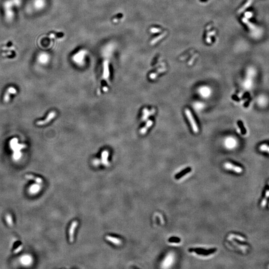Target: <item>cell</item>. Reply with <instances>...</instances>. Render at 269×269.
I'll return each mask as SVG.
<instances>
[{"label": "cell", "instance_id": "28", "mask_svg": "<svg viewBox=\"0 0 269 269\" xmlns=\"http://www.w3.org/2000/svg\"><path fill=\"white\" fill-rule=\"evenodd\" d=\"M12 45V43H11V42H9V44H8V46H10V45Z\"/></svg>", "mask_w": 269, "mask_h": 269}, {"label": "cell", "instance_id": "29", "mask_svg": "<svg viewBox=\"0 0 269 269\" xmlns=\"http://www.w3.org/2000/svg\"><path fill=\"white\" fill-rule=\"evenodd\" d=\"M267 151H268V152H269V147H268V149H267Z\"/></svg>", "mask_w": 269, "mask_h": 269}, {"label": "cell", "instance_id": "12", "mask_svg": "<svg viewBox=\"0 0 269 269\" xmlns=\"http://www.w3.org/2000/svg\"><path fill=\"white\" fill-rule=\"evenodd\" d=\"M25 178L28 179L34 180L38 183H42V178L38 177H35V176L31 174H26L25 175Z\"/></svg>", "mask_w": 269, "mask_h": 269}, {"label": "cell", "instance_id": "11", "mask_svg": "<svg viewBox=\"0 0 269 269\" xmlns=\"http://www.w3.org/2000/svg\"><path fill=\"white\" fill-rule=\"evenodd\" d=\"M40 189H41V186L38 184H33L30 187L29 191L31 194H35L40 190Z\"/></svg>", "mask_w": 269, "mask_h": 269}, {"label": "cell", "instance_id": "27", "mask_svg": "<svg viewBox=\"0 0 269 269\" xmlns=\"http://www.w3.org/2000/svg\"><path fill=\"white\" fill-rule=\"evenodd\" d=\"M265 195H266V198H268L269 197V190H266Z\"/></svg>", "mask_w": 269, "mask_h": 269}, {"label": "cell", "instance_id": "17", "mask_svg": "<svg viewBox=\"0 0 269 269\" xmlns=\"http://www.w3.org/2000/svg\"><path fill=\"white\" fill-rule=\"evenodd\" d=\"M243 21L245 23L247 24V26H248L249 27L250 29H252V30H255V29H256V26H255V25H254L253 23H250V22H249V21H248V20L246 19H243Z\"/></svg>", "mask_w": 269, "mask_h": 269}, {"label": "cell", "instance_id": "21", "mask_svg": "<svg viewBox=\"0 0 269 269\" xmlns=\"http://www.w3.org/2000/svg\"><path fill=\"white\" fill-rule=\"evenodd\" d=\"M268 148V145L266 144H264L260 147V150L261 151H267Z\"/></svg>", "mask_w": 269, "mask_h": 269}, {"label": "cell", "instance_id": "13", "mask_svg": "<svg viewBox=\"0 0 269 269\" xmlns=\"http://www.w3.org/2000/svg\"><path fill=\"white\" fill-rule=\"evenodd\" d=\"M152 120H149V121H148L147 122V123L146 124L145 127H144L143 128H142L141 130H140V134H142V135H144V134H145L148 128H149L152 125Z\"/></svg>", "mask_w": 269, "mask_h": 269}, {"label": "cell", "instance_id": "18", "mask_svg": "<svg viewBox=\"0 0 269 269\" xmlns=\"http://www.w3.org/2000/svg\"><path fill=\"white\" fill-rule=\"evenodd\" d=\"M253 2V0H248V1H247V2L246 3V4L245 5H244V6L243 7L242 9H241V11H244L245 9H247V8L249 7L250 6H251V5H252V4Z\"/></svg>", "mask_w": 269, "mask_h": 269}, {"label": "cell", "instance_id": "22", "mask_svg": "<svg viewBox=\"0 0 269 269\" xmlns=\"http://www.w3.org/2000/svg\"><path fill=\"white\" fill-rule=\"evenodd\" d=\"M231 236H233L234 238H237V239H238V240H240V241H245V238H243V237H241V236H238V235H232Z\"/></svg>", "mask_w": 269, "mask_h": 269}, {"label": "cell", "instance_id": "5", "mask_svg": "<svg viewBox=\"0 0 269 269\" xmlns=\"http://www.w3.org/2000/svg\"><path fill=\"white\" fill-rule=\"evenodd\" d=\"M78 225V222L77 221H74V222H72L71 224L69 231V240L71 242H72L73 241L74 239V231L75 230L76 228L77 227Z\"/></svg>", "mask_w": 269, "mask_h": 269}, {"label": "cell", "instance_id": "8", "mask_svg": "<svg viewBox=\"0 0 269 269\" xmlns=\"http://www.w3.org/2000/svg\"><path fill=\"white\" fill-rule=\"evenodd\" d=\"M32 258L29 255L23 256L21 259V263L25 266H28L32 263Z\"/></svg>", "mask_w": 269, "mask_h": 269}, {"label": "cell", "instance_id": "24", "mask_svg": "<svg viewBox=\"0 0 269 269\" xmlns=\"http://www.w3.org/2000/svg\"><path fill=\"white\" fill-rule=\"evenodd\" d=\"M245 15L246 17L247 18L249 19V18H251L252 17V16H253V13H252V12L248 11V12H247V13H245Z\"/></svg>", "mask_w": 269, "mask_h": 269}, {"label": "cell", "instance_id": "19", "mask_svg": "<svg viewBox=\"0 0 269 269\" xmlns=\"http://www.w3.org/2000/svg\"><path fill=\"white\" fill-rule=\"evenodd\" d=\"M164 70L163 69H160L159 70L158 72H156V73H152V74H151L150 76V78L152 79H155V78L156 77V76H158V75L159 74V73H161V72L164 71Z\"/></svg>", "mask_w": 269, "mask_h": 269}, {"label": "cell", "instance_id": "16", "mask_svg": "<svg viewBox=\"0 0 269 269\" xmlns=\"http://www.w3.org/2000/svg\"><path fill=\"white\" fill-rule=\"evenodd\" d=\"M238 125L239 127L240 128L241 132V133L243 135H245L246 134V131L245 129V128L244 127V125H243V124L242 123V122L241 121H239L238 122Z\"/></svg>", "mask_w": 269, "mask_h": 269}, {"label": "cell", "instance_id": "7", "mask_svg": "<svg viewBox=\"0 0 269 269\" xmlns=\"http://www.w3.org/2000/svg\"><path fill=\"white\" fill-rule=\"evenodd\" d=\"M191 171V168L190 167H186L185 169L182 170V171H181L180 172H178V174H176L175 176H174V178L175 179H179L181 178L182 177H183V176L186 175V174H188L189 172H190Z\"/></svg>", "mask_w": 269, "mask_h": 269}, {"label": "cell", "instance_id": "14", "mask_svg": "<svg viewBox=\"0 0 269 269\" xmlns=\"http://www.w3.org/2000/svg\"><path fill=\"white\" fill-rule=\"evenodd\" d=\"M6 222L7 223V224L9 225L10 227H11L13 226V218H12V216H11V215L9 214H8L6 215Z\"/></svg>", "mask_w": 269, "mask_h": 269}, {"label": "cell", "instance_id": "4", "mask_svg": "<svg viewBox=\"0 0 269 269\" xmlns=\"http://www.w3.org/2000/svg\"><path fill=\"white\" fill-rule=\"evenodd\" d=\"M17 92V90H16L15 88L13 87H10L7 89L5 96L4 97V101L5 102H8L10 100V95L11 94H16Z\"/></svg>", "mask_w": 269, "mask_h": 269}, {"label": "cell", "instance_id": "10", "mask_svg": "<svg viewBox=\"0 0 269 269\" xmlns=\"http://www.w3.org/2000/svg\"><path fill=\"white\" fill-rule=\"evenodd\" d=\"M108 155H109V153H108V152H107V151L103 152L101 155L102 163L103 164H105L106 166H108L109 165V163H108V161L107 160Z\"/></svg>", "mask_w": 269, "mask_h": 269}, {"label": "cell", "instance_id": "15", "mask_svg": "<svg viewBox=\"0 0 269 269\" xmlns=\"http://www.w3.org/2000/svg\"><path fill=\"white\" fill-rule=\"evenodd\" d=\"M168 241L170 243H179L181 241V239L177 237H171L168 239Z\"/></svg>", "mask_w": 269, "mask_h": 269}, {"label": "cell", "instance_id": "6", "mask_svg": "<svg viewBox=\"0 0 269 269\" xmlns=\"http://www.w3.org/2000/svg\"><path fill=\"white\" fill-rule=\"evenodd\" d=\"M224 166L225 167L227 168V169L233 170L236 172H238V173H240V172H241L242 171V169L241 167L237 166H235L234 164L230 163H225Z\"/></svg>", "mask_w": 269, "mask_h": 269}, {"label": "cell", "instance_id": "2", "mask_svg": "<svg viewBox=\"0 0 269 269\" xmlns=\"http://www.w3.org/2000/svg\"><path fill=\"white\" fill-rule=\"evenodd\" d=\"M185 112H186V114L187 116V117L189 120V121L191 124V127L192 129H193V131H194V133H198V128L197 127V124H196L195 120L194 119V118L193 117V116L192 115V113H191V112L190 111V110L188 109H186L185 110Z\"/></svg>", "mask_w": 269, "mask_h": 269}, {"label": "cell", "instance_id": "26", "mask_svg": "<svg viewBox=\"0 0 269 269\" xmlns=\"http://www.w3.org/2000/svg\"><path fill=\"white\" fill-rule=\"evenodd\" d=\"M57 37L61 38V37H63V34L62 33H58V34H57Z\"/></svg>", "mask_w": 269, "mask_h": 269}, {"label": "cell", "instance_id": "9", "mask_svg": "<svg viewBox=\"0 0 269 269\" xmlns=\"http://www.w3.org/2000/svg\"><path fill=\"white\" fill-rule=\"evenodd\" d=\"M106 239L115 245H121L122 244V241L121 240L117 238H114V237L107 236L106 237Z\"/></svg>", "mask_w": 269, "mask_h": 269}, {"label": "cell", "instance_id": "25", "mask_svg": "<svg viewBox=\"0 0 269 269\" xmlns=\"http://www.w3.org/2000/svg\"><path fill=\"white\" fill-rule=\"evenodd\" d=\"M22 249H23V246H22V245L19 246L18 248L16 249L15 250L14 253H15V254H17L20 251H21L22 250Z\"/></svg>", "mask_w": 269, "mask_h": 269}, {"label": "cell", "instance_id": "20", "mask_svg": "<svg viewBox=\"0 0 269 269\" xmlns=\"http://www.w3.org/2000/svg\"><path fill=\"white\" fill-rule=\"evenodd\" d=\"M172 259V256H168L165 261V262H164V265H165L166 266H169V265L171 263Z\"/></svg>", "mask_w": 269, "mask_h": 269}, {"label": "cell", "instance_id": "23", "mask_svg": "<svg viewBox=\"0 0 269 269\" xmlns=\"http://www.w3.org/2000/svg\"><path fill=\"white\" fill-rule=\"evenodd\" d=\"M267 203V198L266 197L265 198H264L262 200V201L261 202V206L262 207H264L266 205Z\"/></svg>", "mask_w": 269, "mask_h": 269}, {"label": "cell", "instance_id": "3", "mask_svg": "<svg viewBox=\"0 0 269 269\" xmlns=\"http://www.w3.org/2000/svg\"><path fill=\"white\" fill-rule=\"evenodd\" d=\"M56 115H57V114H56L55 112H54V111L50 112V113H49V114L48 115L46 118L45 120H42V121H38L37 122V125H39V126H42V125H45V124L49 123L50 121H51V120L55 117Z\"/></svg>", "mask_w": 269, "mask_h": 269}, {"label": "cell", "instance_id": "1", "mask_svg": "<svg viewBox=\"0 0 269 269\" xmlns=\"http://www.w3.org/2000/svg\"><path fill=\"white\" fill-rule=\"evenodd\" d=\"M188 251L189 252H195L200 256H208L211 254H214L215 252L217 251V248H214L209 249H205L201 248H189Z\"/></svg>", "mask_w": 269, "mask_h": 269}, {"label": "cell", "instance_id": "30", "mask_svg": "<svg viewBox=\"0 0 269 269\" xmlns=\"http://www.w3.org/2000/svg\"></svg>", "mask_w": 269, "mask_h": 269}]
</instances>
